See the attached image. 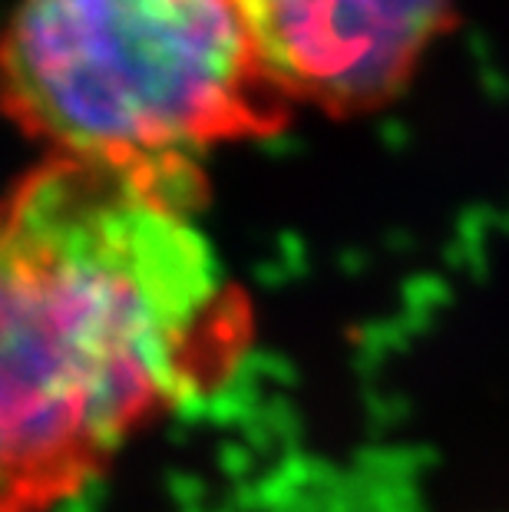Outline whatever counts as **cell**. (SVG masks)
Instances as JSON below:
<instances>
[{"label":"cell","instance_id":"6da1fadb","mask_svg":"<svg viewBox=\"0 0 509 512\" xmlns=\"http://www.w3.org/2000/svg\"><path fill=\"white\" fill-rule=\"evenodd\" d=\"M202 195L199 166L47 156L0 199V512L67 503L242 361Z\"/></svg>","mask_w":509,"mask_h":512},{"label":"cell","instance_id":"7a4b0ae2","mask_svg":"<svg viewBox=\"0 0 509 512\" xmlns=\"http://www.w3.org/2000/svg\"><path fill=\"white\" fill-rule=\"evenodd\" d=\"M0 110L50 156L196 166L278 136L295 106L232 0H17L0 34Z\"/></svg>","mask_w":509,"mask_h":512},{"label":"cell","instance_id":"3957f363","mask_svg":"<svg viewBox=\"0 0 509 512\" xmlns=\"http://www.w3.org/2000/svg\"><path fill=\"white\" fill-rule=\"evenodd\" d=\"M291 106L331 119L384 110L450 30L457 0H232Z\"/></svg>","mask_w":509,"mask_h":512},{"label":"cell","instance_id":"277c9868","mask_svg":"<svg viewBox=\"0 0 509 512\" xmlns=\"http://www.w3.org/2000/svg\"><path fill=\"white\" fill-rule=\"evenodd\" d=\"M324 512H397V509H391V496L374 493L367 486H354L344 489L341 496H331V506Z\"/></svg>","mask_w":509,"mask_h":512}]
</instances>
